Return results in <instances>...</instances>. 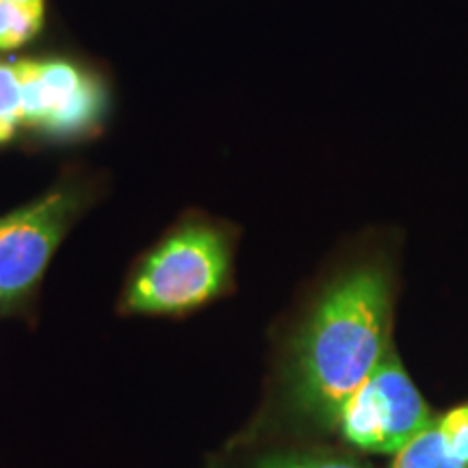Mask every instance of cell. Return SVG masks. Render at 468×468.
<instances>
[{
    "mask_svg": "<svg viewBox=\"0 0 468 468\" xmlns=\"http://www.w3.org/2000/svg\"><path fill=\"white\" fill-rule=\"evenodd\" d=\"M213 468H371L358 453L330 442H286L226 449Z\"/></svg>",
    "mask_w": 468,
    "mask_h": 468,
    "instance_id": "7",
    "label": "cell"
},
{
    "mask_svg": "<svg viewBox=\"0 0 468 468\" xmlns=\"http://www.w3.org/2000/svg\"><path fill=\"white\" fill-rule=\"evenodd\" d=\"M22 126V83L16 63H0V145Z\"/></svg>",
    "mask_w": 468,
    "mask_h": 468,
    "instance_id": "9",
    "label": "cell"
},
{
    "mask_svg": "<svg viewBox=\"0 0 468 468\" xmlns=\"http://www.w3.org/2000/svg\"><path fill=\"white\" fill-rule=\"evenodd\" d=\"M390 468H468V399L436 414Z\"/></svg>",
    "mask_w": 468,
    "mask_h": 468,
    "instance_id": "6",
    "label": "cell"
},
{
    "mask_svg": "<svg viewBox=\"0 0 468 468\" xmlns=\"http://www.w3.org/2000/svg\"><path fill=\"white\" fill-rule=\"evenodd\" d=\"M44 25V7L0 0V50H16L31 42Z\"/></svg>",
    "mask_w": 468,
    "mask_h": 468,
    "instance_id": "8",
    "label": "cell"
},
{
    "mask_svg": "<svg viewBox=\"0 0 468 468\" xmlns=\"http://www.w3.org/2000/svg\"><path fill=\"white\" fill-rule=\"evenodd\" d=\"M9 3L27 5V7H44V0H9Z\"/></svg>",
    "mask_w": 468,
    "mask_h": 468,
    "instance_id": "10",
    "label": "cell"
},
{
    "mask_svg": "<svg viewBox=\"0 0 468 468\" xmlns=\"http://www.w3.org/2000/svg\"><path fill=\"white\" fill-rule=\"evenodd\" d=\"M83 207L80 186H58L0 218V314L27 306Z\"/></svg>",
    "mask_w": 468,
    "mask_h": 468,
    "instance_id": "4",
    "label": "cell"
},
{
    "mask_svg": "<svg viewBox=\"0 0 468 468\" xmlns=\"http://www.w3.org/2000/svg\"><path fill=\"white\" fill-rule=\"evenodd\" d=\"M22 83V126L57 139L83 137L109 107L102 80L68 58L16 61Z\"/></svg>",
    "mask_w": 468,
    "mask_h": 468,
    "instance_id": "5",
    "label": "cell"
},
{
    "mask_svg": "<svg viewBox=\"0 0 468 468\" xmlns=\"http://www.w3.org/2000/svg\"><path fill=\"white\" fill-rule=\"evenodd\" d=\"M434 417L393 345L343 406L332 441L358 455H397Z\"/></svg>",
    "mask_w": 468,
    "mask_h": 468,
    "instance_id": "3",
    "label": "cell"
},
{
    "mask_svg": "<svg viewBox=\"0 0 468 468\" xmlns=\"http://www.w3.org/2000/svg\"><path fill=\"white\" fill-rule=\"evenodd\" d=\"M232 286V239L218 224L197 219L174 228L134 267L122 313L183 317L215 302Z\"/></svg>",
    "mask_w": 468,
    "mask_h": 468,
    "instance_id": "2",
    "label": "cell"
},
{
    "mask_svg": "<svg viewBox=\"0 0 468 468\" xmlns=\"http://www.w3.org/2000/svg\"><path fill=\"white\" fill-rule=\"evenodd\" d=\"M395 276L382 259L336 271L280 336L259 412L228 449L330 442L354 390L393 347Z\"/></svg>",
    "mask_w": 468,
    "mask_h": 468,
    "instance_id": "1",
    "label": "cell"
}]
</instances>
